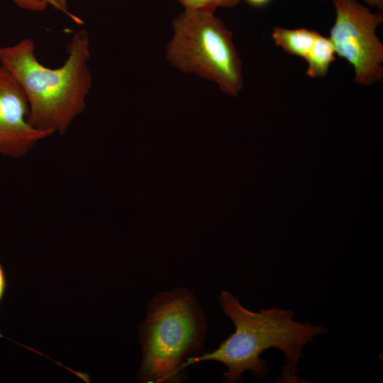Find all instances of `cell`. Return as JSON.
I'll use <instances>...</instances> for the list:
<instances>
[{"label":"cell","mask_w":383,"mask_h":383,"mask_svg":"<svg viewBox=\"0 0 383 383\" xmlns=\"http://www.w3.org/2000/svg\"><path fill=\"white\" fill-rule=\"evenodd\" d=\"M218 299L224 313L235 326V331L210 353L189 357L184 367L202 361H216L224 365V382L235 383L244 372L250 370L259 379H265L269 367L262 354L267 349H279L286 361L279 382H300L297 365L304 346L317 335L328 332L322 326L294 320L292 310L279 308L250 311L243 306L231 292L222 290Z\"/></svg>","instance_id":"1"},{"label":"cell","mask_w":383,"mask_h":383,"mask_svg":"<svg viewBox=\"0 0 383 383\" xmlns=\"http://www.w3.org/2000/svg\"><path fill=\"white\" fill-rule=\"evenodd\" d=\"M67 51L64 64L52 69L39 62L31 38L0 47V65L16 79L27 98L28 123L51 135L66 133L72 121L85 111L92 86L88 31L74 33Z\"/></svg>","instance_id":"2"},{"label":"cell","mask_w":383,"mask_h":383,"mask_svg":"<svg viewBox=\"0 0 383 383\" xmlns=\"http://www.w3.org/2000/svg\"><path fill=\"white\" fill-rule=\"evenodd\" d=\"M205 316L187 288L161 292L148 304L139 326L143 359L141 382L177 383L186 379L187 358L202 354L207 331Z\"/></svg>","instance_id":"3"},{"label":"cell","mask_w":383,"mask_h":383,"mask_svg":"<svg viewBox=\"0 0 383 383\" xmlns=\"http://www.w3.org/2000/svg\"><path fill=\"white\" fill-rule=\"evenodd\" d=\"M166 56L176 68L216 83L235 96L243 87V66L233 33L213 12L184 9L172 22Z\"/></svg>","instance_id":"4"},{"label":"cell","mask_w":383,"mask_h":383,"mask_svg":"<svg viewBox=\"0 0 383 383\" xmlns=\"http://www.w3.org/2000/svg\"><path fill=\"white\" fill-rule=\"evenodd\" d=\"M335 21L328 38L336 55L354 70L355 82L369 86L383 78V44L376 30L383 22L381 11H372L357 0H331Z\"/></svg>","instance_id":"5"},{"label":"cell","mask_w":383,"mask_h":383,"mask_svg":"<svg viewBox=\"0 0 383 383\" xmlns=\"http://www.w3.org/2000/svg\"><path fill=\"white\" fill-rule=\"evenodd\" d=\"M28 113L23 89L0 65V155L23 157L40 140L51 135L33 128L28 121Z\"/></svg>","instance_id":"6"},{"label":"cell","mask_w":383,"mask_h":383,"mask_svg":"<svg viewBox=\"0 0 383 383\" xmlns=\"http://www.w3.org/2000/svg\"><path fill=\"white\" fill-rule=\"evenodd\" d=\"M318 33L305 28L289 29L274 27L271 35L274 44L286 53L305 59Z\"/></svg>","instance_id":"7"},{"label":"cell","mask_w":383,"mask_h":383,"mask_svg":"<svg viewBox=\"0 0 383 383\" xmlns=\"http://www.w3.org/2000/svg\"><path fill=\"white\" fill-rule=\"evenodd\" d=\"M335 52L330 39L318 33L314 43L304 59L307 68L306 74L311 78L325 77L331 65L335 60Z\"/></svg>","instance_id":"8"},{"label":"cell","mask_w":383,"mask_h":383,"mask_svg":"<svg viewBox=\"0 0 383 383\" xmlns=\"http://www.w3.org/2000/svg\"><path fill=\"white\" fill-rule=\"evenodd\" d=\"M184 9L214 11L221 8H232L241 0H177Z\"/></svg>","instance_id":"9"},{"label":"cell","mask_w":383,"mask_h":383,"mask_svg":"<svg viewBox=\"0 0 383 383\" xmlns=\"http://www.w3.org/2000/svg\"><path fill=\"white\" fill-rule=\"evenodd\" d=\"M13 1L19 8L33 12L42 11L48 6L43 0H13Z\"/></svg>","instance_id":"10"},{"label":"cell","mask_w":383,"mask_h":383,"mask_svg":"<svg viewBox=\"0 0 383 383\" xmlns=\"http://www.w3.org/2000/svg\"><path fill=\"white\" fill-rule=\"evenodd\" d=\"M43 1H45L48 5L51 6L55 9L68 15L75 22L78 23H82L79 18L73 16L72 14H70V13L69 12L67 0H43Z\"/></svg>","instance_id":"11"},{"label":"cell","mask_w":383,"mask_h":383,"mask_svg":"<svg viewBox=\"0 0 383 383\" xmlns=\"http://www.w3.org/2000/svg\"><path fill=\"white\" fill-rule=\"evenodd\" d=\"M6 289V275L2 265L0 263V304L4 299Z\"/></svg>","instance_id":"12"},{"label":"cell","mask_w":383,"mask_h":383,"mask_svg":"<svg viewBox=\"0 0 383 383\" xmlns=\"http://www.w3.org/2000/svg\"><path fill=\"white\" fill-rule=\"evenodd\" d=\"M249 5L255 8H262L267 6L272 0H245Z\"/></svg>","instance_id":"13"},{"label":"cell","mask_w":383,"mask_h":383,"mask_svg":"<svg viewBox=\"0 0 383 383\" xmlns=\"http://www.w3.org/2000/svg\"><path fill=\"white\" fill-rule=\"evenodd\" d=\"M327 1V0H319ZM367 6L376 8L378 11H382L383 9V0H362Z\"/></svg>","instance_id":"14"}]
</instances>
